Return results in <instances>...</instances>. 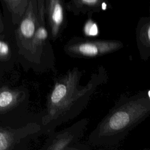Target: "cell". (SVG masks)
Masks as SVG:
<instances>
[{"label": "cell", "instance_id": "6da1fadb", "mask_svg": "<svg viewBox=\"0 0 150 150\" xmlns=\"http://www.w3.org/2000/svg\"><path fill=\"white\" fill-rule=\"evenodd\" d=\"M82 76L81 70L74 67L54 80L41 119V133L47 135L75 118L84 110L98 87L108 81L107 72L103 66L91 75L84 86L80 83Z\"/></svg>", "mask_w": 150, "mask_h": 150}, {"label": "cell", "instance_id": "7a4b0ae2", "mask_svg": "<svg viewBox=\"0 0 150 150\" xmlns=\"http://www.w3.org/2000/svg\"><path fill=\"white\" fill-rule=\"evenodd\" d=\"M149 90L122 94L88 137L94 146H118L150 114Z\"/></svg>", "mask_w": 150, "mask_h": 150}, {"label": "cell", "instance_id": "3957f363", "mask_svg": "<svg viewBox=\"0 0 150 150\" xmlns=\"http://www.w3.org/2000/svg\"><path fill=\"white\" fill-rule=\"evenodd\" d=\"M123 46V43L118 40H91L74 37L64 46V51L71 57L90 59L113 53Z\"/></svg>", "mask_w": 150, "mask_h": 150}, {"label": "cell", "instance_id": "277c9868", "mask_svg": "<svg viewBox=\"0 0 150 150\" xmlns=\"http://www.w3.org/2000/svg\"><path fill=\"white\" fill-rule=\"evenodd\" d=\"M88 120L84 118L74 122L71 126L59 131H54L47 134L42 149L46 150H83L90 148L79 142L83 137Z\"/></svg>", "mask_w": 150, "mask_h": 150}, {"label": "cell", "instance_id": "5b68a950", "mask_svg": "<svg viewBox=\"0 0 150 150\" xmlns=\"http://www.w3.org/2000/svg\"><path fill=\"white\" fill-rule=\"evenodd\" d=\"M39 23L36 0H28L26 11L18 23L16 31L20 50L28 57L30 45Z\"/></svg>", "mask_w": 150, "mask_h": 150}, {"label": "cell", "instance_id": "8992f818", "mask_svg": "<svg viewBox=\"0 0 150 150\" xmlns=\"http://www.w3.org/2000/svg\"><path fill=\"white\" fill-rule=\"evenodd\" d=\"M64 0H44V13L49 37L53 41L59 38L67 25Z\"/></svg>", "mask_w": 150, "mask_h": 150}, {"label": "cell", "instance_id": "52a82bcc", "mask_svg": "<svg viewBox=\"0 0 150 150\" xmlns=\"http://www.w3.org/2000/svg\"><path fill=\"white\" fill-rule=\"evenodd\" d=\"M65 5L66 11L75 16L86 14L92 16L94 13L112 8L108 0H69Z\"/></svg>", "mask_w": 150, "mask_h": 150}, {"label": "cell", "instance_id": "ba28073f", "mask_svg": "<svg viewBox=\"0 0 150 150\" xmlns=\"http://www.w3.org/2000/svg\"><path fill=\"white\" fill-rule=\"evenodd\" d=\"M136 41L140 57L144 61L150 56V18L142 16L139 19L136 29Z\"/></svg>", "mask_w": 150, "mask_h": 150}, {"label": "cell", "instance_id": "9c48e42d", "mask_svg": "<svg viewBox=\"0 0 150 150\" xmlns=\"http://www.w3.org/2000/svg\"><path fill=\"white\" fill-rule=\"evenodd\" d=\"M25 93L18 90L8 88L0 90V111L13 108L23 100Z\"/></svg>", "mask_w": 150, "mask_h": 150}, {"label": "cell", "instance_id": "30bf717a", "mask_svg": "<svg viewBox=\"0 0 150 150\" xmlns=\"http://www.w3.org/2000/svg\"><path fill=\"white\" fill-rule=\"evenodd\" d=\"M11 14L14 24L18 23L22 18L28 4V0H4Z\"/></svg>", "mask_w": 150, "mask_h": 150}, {"label": "cell", "instance_id": "8fae6325", "mask_svg": "<svg viewBox=\"0 0 150 150\" xmlns=\"http://www.w3.org/2000/svg\"><path fill=\"white\" fill-rule=\"evenodd\" d=\"M84 34L89 37L96 36L98 35L99 30L97 23L91 19V16H88V19L83 26Z\"/></svg>", "mask_w": 150, "mask_h": 150}, {"label": "cell", "instance_id": "7c38bea8", "mask_svg": "<svg viewBox=\"0 0 150 150\" xmlns=\"http://www.w3.org/2000/svg\"><path fill=\"white\" fill-rule=\"evenodd\" d=\"M15 141L14 136L5 131H0V150L9 149Z\"/></svg>", "mask_w": 150, "mask_h": 150}, {"label": "cell", "instance_id": "4fadbf2b", "mask_svg": "<svg viewBox=\"0 0 150 150\" xmlns=\"http://www.w3.org/2000/svg\"><path fill=\"white\" fill-rule=\"evenodd\" d=\"M11 54V49L8 43L0 40V59H7Z\"/></svg>", "mask_w": 150, "mask_h": 150}, {"label": "cell", "instance_id": "5bb4252c", "mask_svg": "<svg viewBox=\"0 0 150 150\" xmlns=\"http://www.w3.org/2000/svg\"><path fill=\"white\" fill-rule=\"evenodd\" d=\"M36 1H37L39 16L40 18H45V16L44 13V0H36Z\"/></svg>", "mask_w": 150, "mask_h": 150}, {"label": "cell", "instance_id": "9a60e30c", "mask_svg": "<svg viewBox=\"0 0 150 150\" xmlns=\"http://www.w3.org/2000/svg\"><path fill=\"white\" fill-rule=\"evenodd\" d=\"M3 31H4V25H3V22H2L1 17L0 15V34L2 33Z\"/></svg>", "mask_w": 150, "mask_h": 150}]
</instances>
